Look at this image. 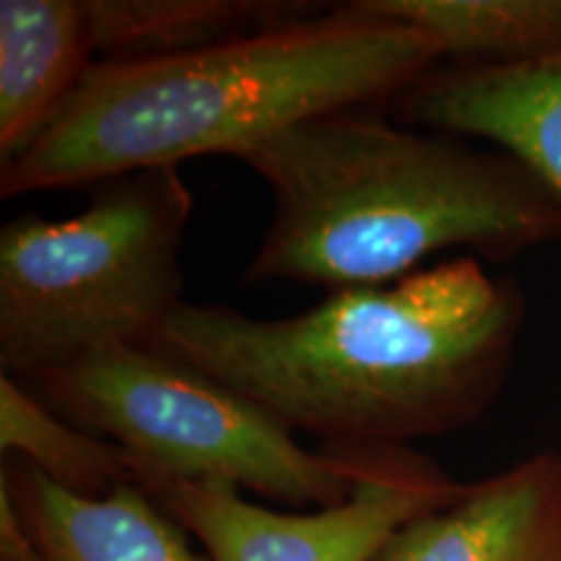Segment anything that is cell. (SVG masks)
<instances>
[{"label": "cell", "instance_id": "obj_1", "mask_svg": "<svg viewBox=\"0 0 561 561\" xmlns=\"http://www.w3.org/2000/svg\"><path fill=\"white\" fill-rule=\"evenodd\" d=\"M525 299L476 257L331 291L291 318L182 301L149 348L214 377L286 430L335 447H409L468 430L515 362Z\"/></svg>", "mask_w": 561, "mask_h": 561}, {"label": "cell", "instance_id": "obj_2", "mask_svg": "<svg viewBox=\"0 0 561 561\" xmlns=\"http://www.w3.org/2000/svg\"><path fill=\"white\" fill-rule=\"evenodd\" d=\"M442 62L430 34L356 0L174 58L100 60L50 130L0 167V198L242 159L299 123L380 110Z\"/></svg>", "mask_w": 561, "mask_h": 561}, {"label": "cell", "instance_id": "obj_3", "mask_svg": "<svg viewBox=\"0 0 561 561\" xmlns=\"http://www.w3.org/2000/svg\"><path fill=\"white\" fill-rule=\"evenodd\" d=\"M273 195L244 284L388 286L468 248L491 263L561 244V201L523 161L377 110L314 117L240 159Z\"/></svg>", "mask_w": 561, "mask_h": 561}, {"label": "cell", "instance_id": "obj_4", "mask_svg": "<svg viewBox=\"0 0 561 561\" xmlns=\"http://www.w3.org/2000/svg\"><path fill=\"white\" fill-rule=\"evenodd\" d=\"M193 193L174 167L96 182L81 214L0 229V375L30 380L110 348H149L182 305Z\"/></svg>", "mask_w": 561, "mask_h": 561}, {"label": "cell", "instance_id": "obj_5", "mask_svg": "<svg viewBox=\"0 0 561 561\" xmlns=\"http://www.w3.org/2000/svg\"><path fill=\"white\" fill-rule=\"evenodd\" d=\"M24 385L55 413L115 442L144 491L231 483L318 510L354 486V447L307 450L263 405L153 348L100 351Z\"/></svg>", "mask_w": 561, "mask_h": 561}, {"label": "cell", "instance_id": "obj_6", "mask_svg": "<svg viewBox=\"0 0 561 561\" xmlns=\"http://www.w3.org/2000/svg\"><path fill=\"white\" fill-rule=\"evenodd\" d=\"M466 486L411 447H354V486L331 507L271 510L231 483L149 494L210 561H375L405 523L460 500Z\"/></svg>", "mask_w": 561, "mask_h": 561}, {"label": "cell", "instance_id": "obj_7", "mask_svg": "<svg viewBox=\"0 0 561 561\" xmlns=\"http://www.w3.org/2000/svg\"><path fill=\"white\" fill-rule=\"evenodd\" d=\"M375 561H561V453L541 450L405 523Z\"/></svg>", "mask_w": 561, "mask_h": 561}, {"label": "cell", "instance_id": "obj_8", "mask_svg": "<svg viewBox=\"0 0 561 561\" xmlns=\"http://www.w3.org/2000/svg\"><path fill=\"white\" fill-rule=\"evenodd\" d=\"M426 130L489 140L561 201V58L530 68H434L396 100Z\"/></svg>", "mask_w": 561, "mask_h": 561}, {"label": "cell", "instance_id": "obj_9", "mask_svg": "<svg viewBox=\"0 0 561 561\" xmlns=\"http://www.w3.org/2000/svg\"><path fill=\"white\" fill-rule=\"evenodd\" d=\"M0 486L11 494L37 561H210L138 483L79 496L26 460L5 458Z\"/></svg>", "mask_w": 561, "mask_h": 561}, {"label": "cell", "instance_id": "obj_10", "mask_svg": "<svg viewBox=\"0 0 561 561\" xmlns=\"http://www.w3.org/2000/svg\"><path fill=\"white\" fill-rule=\"evenodd\" d=\"M94 55L87 0H0V167L50 130Z\"/></svg>", "mask_w": 561, "mask_h": 561}, {"label": "cell", "instance_id": "obj_11", "mask_svg": "<svg viewBox=\"0 0 561 561\" xmlns=\"http://www.w3.org/2000/svg\"><path fill=\"white\" fill-rule=\"evenodd\" d=\"M430 34L447 66L530 68L561 58V0H356Z\"/></svg>", "mask_w": 561, "mask_h": 561}, {"label": "cell", "instance_id": "obj_12", "mask_svg": "<svg viewBox=\"0 0 561 561\" xmlns=\"http://www.w3.org/2000/svg\"><path fill=\"white\" fill-rule=\"evenodd\" d=\"M307 9L265 0H87L96 55L123 62L206 50L318 13Z\"/></svg>", "mask_w": 561, "mask_h": 561}, {"label": "cell", "instance_id": "obj_13", "mask_svg": "<svg viewBox=\"0 0 561 561\" xmlns=\"http://www.w3.org/2000/svg\"><path fill=\"white\" fill-rule=\"evenodd\" d=\"M0 450L79 496H104L136 483L128 455L115 442L55 413L9 375H0Z\"/></svg>", "mask_w": 561, "mask_h": 561}]
</instances>
